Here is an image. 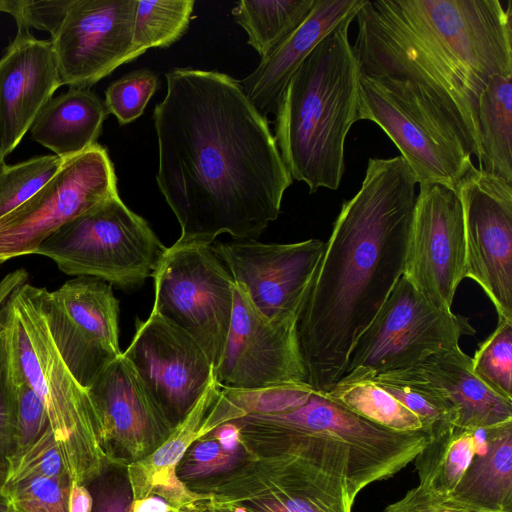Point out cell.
Listing matches in <instances>:
<instances>
[{
	"instance_id": "3957f363",
	"label": "cell",
	"mask_w": 512,
	"mask_h": 512,
	"mask_svg": "<svg viewBox=\"0 0 512 512\" xmlns=\"http://www.w3.org/2000/svg\"><path fill=\"white\" fill-rule=\"evenodd\" d=\"M355 19L361 73L416 85L479 161V97L512 74L511 1L365 0Z\"/></svg>"
},
{
	"instance_id": "c3c4849f",
	"label": "cell",
	"mask_w": 512,
	"mask_h": 512,
	"mask_svg": "<svg viewBox=\"0 0 512 512\" xmlns=\"http://www.w3.org/2000/svg\"><path fill=\"white\" fill-rule=\"evenodd\" d=\"M5 473H6V463L0 462V493H1V488L3 486V483H4Z\"/></svg>"
},
{
	"instance_id": "d590c367",
	"label": "cell",
	"mask_w": 512,
	"mask_h": 512,
	"mask_svg": "<svg viewBox=\"0 0 512 512\" xmlns=\"http://www.w3.org/2000/svg\"><path fill=\"white\" fill-rule=\"evenodd\" d=\"M69 476L33 477L4 488L16 512H68Z\"/></svg>"
},
{
	"instance_id": "816d5d0a",
	"label": "cell",
	"mask_w": 512,
	"mask_h": 512,
	"mask_svg": "<svg viewBox=\"0 0 512 512\" xmlns=\"http://www.w3.org/2000/svg\"><path fill=\"white\" fill-rule=\"evenodd\" d=\"M235 512H246L244 508H236Z\"/></svg>"
},
{
	"instance_id": "e0dca14e",
	"label": "cell",
	"mask_w": 512,
	"mask_h": 512,
	"mask_svg": "<svg viewBox=\"0 0 512 512\" xmlns=\"http://www.w3.org/2000/svg\"><path fill=\"white\" fill-rule=\"evenodd\" d=\"M137 0H72L51 45L62 85L89 88L140 55L133 46Z\"/></svg>"
},
{
	"instance_id": "f6af8a7d",
	"label": "cell",
	"mask_w": 512,
	"mask_h": 512,
	"mask_svg": "<svg viewBox=\"0 0 512 512\" xmlns=\"http://www.w3.org/2000/svg\"><path fill=\"white\" fill-rule=\"evenodd\" d=\"M171 510L177 509L171 507L162 498L153 495L132 500L130 505V512H169Z\"/></svg>"
},
{
	"instance_id": "277c9868",
	"label": "cell",
	"mask_w": 512,
	"mask_h": 512,
	"mask_svg": "<svg viewBox=\"0 0 512 512\" xmlns=\"http://www.w3.org/2000/svg\"><path fill=\"white\" fill-rule=\"evenodd\" d=\"M354 19L342 22L310 52L275 112L274 137L283 161L310 193L339 188L346 136L358 121L362 73L348 37Z\"/></svg>"
},
{
	"instance_id": "52a82bcc",
	"label": "cell",
	"mask_w": 512,
	"mask_h": 512,
	"mask_svg": "<svg viewBox=\"0 0 512 512\" xmlns=\"http://www.w3.org/2000/svg\"><path fill=\"white\" fill-rule=\"evenodd\" d=\"M165 250L147 221L118 195L63 225L35 254L65 274L132 287L152 277Z\"/></svg>"
},
{
	"instance_id": "9c48e42d",
	"label": "cell",
	"mask_w": 512,
	"mask_h": 512,
	"mask_svg": "<svg viewBox=\"0 0 512 512\" xmlns=\"http://www.w3.org/2000/svg\"><path fill=\"white\" fill-rule=\"evenodd\" d=\"M152 277V313L193 338L215 369L232 318L234 280L213 243L178 239Z\"/></svg>"
},
{
	"instance_id": "7dc6e473",
	"label": "cell",
	"mask_w": 512,
	"mask_h": 512,
	"mask_svg": "<svg viewBox=\"0 0 512 512\" xmlns=\"http://www.w3.org/2000/svg\"><path fill=\"white\" fill-rule=\"evenodd\" d=\"M0 512H15L9 499L0 493Z\"/></svg>"
},
{
	"instance_id": "f1b7e54d",
	"label": "cell",
	"mask_w": 512,
	"mask_h": 512,
	"mask_svg": "<svg viewBox=\"0 0 512 512\" xmlns=\"http://www.w3.org/2000/svg\"><path fill=\"white\" fill-rule=\"evenodd\" d=\"M325 392L346 410L382 428L397 432L424 431L420 419L373 379L342 377Z\"/></svg>"
},
{
	"instance_id": "1f68e13d",
	"label": "cell",
	"mask_w": 512,
	"mask_h": 512,
	"mask_svg": "<svg viewBox=\"0 0 512 512\" xmlns=\"http://www.w3.org/2000/svg\"><path fill=\"white\" fill-rule=\"evenodd\" d=\"M55 154L6 165L0 171V218L35 195L63 166Z\"/></svg>"
},
{
	"instance_id": "4fadbf2b",
	"label": "cell",
	"mask_w": 512,
	"mask_h": 512,
	"mask_svg": "<svg viewBox=\"0 0 512 512\" xmlns=\"http://www.w3.org/2000/svg\"><path fill=\"white\" fill-rule=\"evenodd\" d=\"M297 316L270 320L234 282L233 311L226 343L214 369L222 389L260 391L307 382Z\"/></svg>"
},
{
	"instance_id": "9a60e30c",
	"label": "cell",
	"mask_w": 512,
	"mask_h": 512,
	"mask_svg": "<svg viewBox=\"0 0 512 512\" xmlns=\"http://www.w3.org/2000/svg\"><path fill=\"white\" fill-rule=\"evenodd\" d=\"M213 247L253 306L267 319L276 320L300 315L325 242L315 238L285 244L232 239Z\"/></svg>"
},
{
	"instance_id": "8992f818",
	"label": "cell",
	"mask_w": 512,
	"mask_h": 512,
	"mask_svg": "<svg viewBox=\"0 0 512 512\" xmlns=\"http://www.w3.org/2000/svg\"><path fill=\"white\" fill-rule=\"evenodd\" d=\"M10 341L16 382L27 383L42 401L72 482L87 484L114 459L105 444L98 411L74 378L50 334L39 287L27 282L0 308Z\"/></svg>"
},
{
	"instance_id": "4dcf8cb0",
	"label": "cell",
	"mask_w": 512,
	"mask_h": 512,
	"mask_svg": "<svg viewBox=\"0 0 512 512\" xmlns=\"http://www.w3.org/2000/svg\"><path fill=\"white\" fill-rule=\"evenodd\" d=\"M192 0H137L133 46L141 56L150 48H167L188 30Z\"/></svg>"
},
{
	"instance_id": "11a10c76",
	"label": "cell",
	"mask_w": 512,
	"mask_h": 512,
	"mask_svg": "<svg viewBox=\"0 0 512 512\" xmlns=\"http://www.w3.org/2000/svg\"><path fill=\"white\" fill-rule=\"evenodd\" d=\"M16 512V511H15Z\"/></svg>"
},
{
	"instance_id": "8fae6325",
	"label": "cell",
	"mask_w": 512,
	"mask_h": 512,
	"mask_svg": "<svg viewBox=\"0 0 512 512\" xmlns=\"http://www.w3.org/2000/svg\"><path fill=\"white\" fill-rule=\"evenodd\" d=\"M118 195L117 177L105 147L96 143L65 159L35 195L0 218V262L35 254L63 225Z\"/></svg>"
},
{
	"instance_id": "74e56055",
	"label": "cell",
	"mask_w": 512,
	"mask_h": 512,
	"mask_svg": "<svg viewBox=\"0 0 512 512\" xmlns=\"http://www.w3.org/2000/svg\"><path fill=\"white\" fill-rule=\"evenodd\" d=\"M72 0H0V12L10 14L17 28L47 31L53 36L62 24Z\"/></svg>"
},
{
	"instance_id": "4316f807",
	"label": "cell",
	"mask_w": 512,
	"mask_h": 512,
	"mask_svg": "<svg viewBox=\"0 0 512 512\" xmlns=\"http://www.w3.org/2000/svg\"><path fill=\"white\" fill-rule=\"evenodd\" d=\"M315 0H241L232 9L248 44L269 57L308 17Z\"/></svg>"
},
{
	"instance_id": "ac0fdd59",
	"label": "cell",
	"mask_w": 512,
	"mask_h": 512,
	"mask_svg": "<svg viewBox=\"0 0 512 512\" xmlns=\"http://www.w3.org/2000/svg\"><path fill=\"white\" fill-rule=\"evenodd\" d=\"M172 428L214 379V368L188 334L151 312L136 321L135 335L122 353Z\"/></svg>"
},
{
	"instance_id": "60d3db41",
	"label": "cell",
	"mask_w": 512,
	"mask_h": 512,
	"mask_svg": "<svg viewBox=\"0 0 512 512\" xmlns=\"http://www.w3.org/2000/svg\"><path fill=\"white\" fill-rule=\"evenodd\" d=\"M382 512H487L466 509L447 495L419 484L408 490L400 499L387 505Z\"/></svg>"
},
{
	"instance_id": "83f0119b",
	"label": "cell",
	"mask_w": 512,
	"mask_h": 512,
	"mask_svg": "<svg viewBox=\"0 0 512 512\" xmlns=\"http://www.w3.org/2000/svg\"><path fill=\"white\" fill-rule=\"evenodd\" d=\"M373 380L414 413L431 438L457 427L453 406L420 366L381 373Z\"/></svg>"
},
{
	"instance_id": "d4e9b609",
	"label": "cell",
	"mask_w": 512,
	"mask_h": 512,
	"mask_svg": "<svg viewBox=\"0 0 512 512\" xmlns=\"http://www.w3.org/2000/svg\"><path fill=\"white\" fill-rule=\"evenodd\" d=\"M481 436L482 449L447 496L470 510L512 512V421L481 429Z\"/></svg>"
},
{
	"instance_id": "d6a6232c",
	"label": "cell",
	"mask_w": 512,
	"mask_h": 512,
	"mask_svg": "<svg viewBox=\"0 0 512 512\" xmlns=\"http://www.w3.org/2000/svg\"><path fill=\"white\" fill-rule=\"evenodd\" d=\"M474 373L494 392L512 401V322L498 320L495 330L471 358Z\"/></svg>"
},
{
	"instance_id": "ee69618b",
	"label": "cell",
	"mask_w": 512,
	"mask_h": 512,
	"mask_svg": "<svg viewBox=\"0 0 512 512\" xmlns=\"http://www.w3.org/2000/svg\"><path fill=\"white\" fill-rule=\"evenodd\" d=\"M214 439L228 452H237L240 442V429L234 422H227L218 426L214 431Z\"/></svg>"
},
{
	"instance_id": "5bb4252c",
	"label": "cell",
	"mask_w": 512,
	"mask_h": 512,
	"mask_svg": "<svg viewBox=\"0 0 512 512\" xmlns=\"http://www.w3.org/2000/svg\"><path fill=\"white\" fill-rule=\"evenodd\" d=\"M463 211L465 278L512 322V183L475 166L454 188Z\"/></svg>"
},
{
	"instance_id": "f546056e",
	"label": "cell",
	"mask_w": 512,
	"mask_h": 512,
	"mask_svg": "<svg viewBox=\"0 0 512 512\" xmlns=\"http://www.w3.org/2000/svg\"><path fill=\"white\" fill-rule=\"evenodd\" d=\"M479 430L454 428L430 442L413 460L419 484L449 495L478 450Z\"/></svg>"
},
{
	"instance_id": "44dd1931",
	"label": "cell",
	"mask_w": 512,
	"mask_h": 512,
	"mask_svg": "<svg viewBox=\"0 0 512 512\" xmlns=\"http://www.w3.org/2000/svg\"><path fill=\"white\" fill-rule=\"evenodd\" d=\"M101 419L105 444L139 460L168 436L172 426L123 354L87 389ZM114 458V457H113Z\"/></svg>"
},
{
	"instance_id": "ba28073f",
	"label": "cell",
	"mask_w": 512,
	"mask_h": 512,
	"mask_svg": "<svg viewBox=\"0 0 512 512\" xmlns=\"http://www.w3.org/2000/svg\"><path fill=\"white\" fill-rule=\"evenodd\" d=\"M358 120L372 121L386 133L419 185L454 189L474 167L457 129L408 81L361 74Z\"/></svg>"
},
{
	"instance_id": "7402d4cb",
	"label": "cell",
	"mask_w": 512,
	"mask_h": 512,
	"mask_svg": "<svg viewBox=\"0 0 512 512\" xmlns=\"http://www.w3.org/2000/svg\"><path fill=\"white\" fill-rule=\"evenodd\" d=\"M365 0H315L297 30L240 82L259 111L275 113L281 95L301 63L342 22L355 18Z\"/></svg>"
},
{
	"instance_id": "30bf717a",
	"label": "cell",
	"mask_w": 512,
	"mask_h": 512,
	"mask_svg": "<svg viewBox=\"0 0 512 512\" xmlns=\"http://www.w3.org/2000/svg\"><path fill=\"white\" fill-rule=\"evenodd\" d=\"M473 334L468 318L437 308L402 276L357 341L342 377L373 379L381 373L418 367Z\"/></svg>"
},
{
	"instance_id": "836d02e7",
	"label": "cell",
	"mask_w": 512,
	"mask_h": 512,
	"mask_svg": "<svg viewBox=\"0 0 512 512\" xmlns=\"http://www.w3.org/2000/svg\"><path fill=\"white\" fill-rule=\"evenodd\" d=\"M38 476L70 477L68 463L50 426L34 443L7 458L6 473L1 490Z\"/></svg>"
},
{
	"instance_id": "b9f144b4",
	"label": "cell",
	"mask_w": 512,
	"mask_h": 512,
	"mask_svg": "<svg viewBox=\"0 0 512 512\" xmlns=\"http://www.w3.org/2000/svg\"><path fill=\"white\" fill-rule=\"evenodd\" d=\"M91 494L94 501L92 512H130L132 501L120 488L101 486Z\"/></svg>"
},
{
	"instance_id": "f5cc1de1",
	"label": "cell",
	"mask_w": 512,
	"mask_h": 512,
	"mask_svg": "<svg viewBox=\"0 0 512 512\" xmlns=\"http://www.w3.org/2000/svg\"><path fill=\"white\" fill-rule=\"evenodd\" d=\"M169 512H182L181 510H171Z\"/></svg>"
},
{
	"instance_id": "484cf974",
	"label": "cell",
	"mask_w": 512,
	"mask_h": 512,
	"mask_svg": "<svg viewBox=\"0 0 512 512\" xmlns=\"http://www.w3.org/2000/svg\"><path fill=\"white\" fill-rule=\"evenodd\" d=\"M512 74L494 75L478 102L479 168L512 183Z\"/></svg>"
},
{
	"instance_id": "603a6c76",
	"label": "cell",
	"mask_w": 512,
	"mask_h": 512,
	"mask_svg": "<svg viewBox=\"0 0 512 512\" xmlns=\"http://www.w3.org/2000/svg\"><path fill=\"white\" fill-rule=\"evenodd\" d=\"M420 368L453 406L458 428L481 430L512 421V401L474 373L471 357L460 346L431 355Z\"/></svg>"
},
{
	"instance_id": "bcb514c9",
	"label": "cell",
	"mask_w": 512,
	"mask_h": 512,
	"mask_svg": "<svg viewBox=\"0 0 512 512\" xmlns=\"http://www.w3.org/2000/svg\"><path fill=\"white\" fill-rule=\"evenodd\" d=\"M27 278V271L18 269L9 273L0 281V308L16 288L27 282Z\"/></svg>"
},
{
	"instance_id": "d6986e66",
	"label": "cell",
	"mask_w": 512,
	"mask_h": 512,
	"mask_svg": "<svg viewBox=\"0 0 512 512\" xmlns=\"http://www.w3.org/2000/svg\"><path fill=\"white\" fill-rule=\"evenodd\" d=\"M243 416L244 413L213 379L164 441L151 453L128 466L132 499L156 494L177 510L196 501L197 495L189 491L177 476L178 464L195 442L218 426Z\"/></svg>"
},
{
	"instance_id": "ffe728a7",
	"label": "cell",
	"mask_w": 512,
	"mask_h": 512,
	"mask_svg": "<svg viewBox=\"0 0 512 512\" xmlns=\"http://www.w3.org/2000/svg\"><path fill=\"white\" fill-rule=\"evenodd\" d=\"M61 85L51 42L18 28L0 58V149L4 157L18 146Z\"/></svg>"
},
{
	"instance_id": "e575fe53",
	"label": "cell",
	"mask_w": 512,
	"mask_h": 512,
	"mask_svg": "<svg viewBox=\"0 0 512 512\" xmlns=\"http://www.w3.org/2000/svg\"><path fill=\"white\" fill-rule=\"evenodd\" d=\"M156 73L149 68L134 70L112 82L105 91V106L120 125L139 118L158 89Z\"/></svg>"
},
{
	"instance_id": "5b68a950",
	"label": "cell",
	"mask_w": 512,
	"mask_h": 512,
	"mask_svg": "<svg viewBox=\"0 0 512 512\" xmlns=\"http://www.w3.org/2000/svg\"><path fill=\"white\" fill-rule=\"evenodd\" d=\"M234 422L242 436L271 444L273 456L295 458L343 483L354 501L371 484L413 462L431 440L424 431L397 432L372 424L319 390L300 405Z\"/></svg>"
},
{
	"instance_id": "ab89813d",
	"label": "cell",
	"mask_w": 512,
	"mask_h": 512,
	"mask_svg": "<svg viewBox=\"0 0 512 512\" xmlns=\"http://www.w3.org/2000/svg\"><path fill=\"white\" fill-rule=\"evenodd\" d=\"M16 452L34 443L49 427L45 407L25 382L17 383Z\"/></svg>"
},
{
	"instance_id": "cb8c5ba5",
	"label": "cell",
	"mask_w": 512,
	"mask_h": 512,
	"mask_svg": "<svg viewBox=\"0 0 512 512\" xmlns=\"http://www.w3.org/2000/svg\"><path fill=\"white\" fill-rule=\"evenodd\" d=\"M107 114L105 102L89 88L69 87L46 103L29 131L34 141L65 160L96 144Z\"/></svg>"
},
{
	"instance_id": "7c38bea8",
	"label": "cell",
	"mask_w": 512,
	"mask_h": 512,
	"mask_svg": "<svg viewBox=\"0 0 512 512\" xmlns=\"http://www.w3.org/2000/svg\"><path fill=\"white\" fill-rule=\"evenodd\" d=\"M39 297L61 357L78 383L88 389L123 353L112 285L80 276L51 292L39 287Z\"/></svg>"
},
{
	"instance_id": "7a4b0ae2",
	"label": "cell",
	"mask_w": 512,
	"mask_h": 512,
	"mask_svg": "<svg viewBox=\"0 0 512 512\" xmlns=\"http://www.w3.org/2000/svg\"><path fill=\"white\" fill-rule=\"evenodd\" d=\"M401 156L370 158L358 192L342 203L297 321L307 382L330 390L403 276L417 194Z\"/></svg>"
},
{
	"instance_id": "f907efd6",
	"label": "cell",
	"mask_w": 512,
	"mask_h": 512,
	"mask_svg": "<svg viewBox=\"0 0 512 512\" xmlns=\"http://www.w3.org/2000/svg\"><path fill=\"white\" fill-rule=\"evenodd\" d=\"M205 512H229V511H224V510H217V509H214V510L205 511Z\"/></svg>"
},
{
	"instance_id": "6da1fadb",
	"label": "cell",
	"mask_w": 512,
	"mask_h": 512,
	"mask_svg": "<svg viewBox=\"0 0 512 512\" xmlns=\"http://www.w3.org/2000/svg\"><path fill=\"white\" fill-rule=\"evenodd\" d=\"M153 113L156 181L182 241L255 239L275 221L292 177L264 114L232 76L174 68Z\"/></svg>"
},
{
	"instance_id": "7bdbcfd3",
	"label": "cell",
	"mask_w": 512,
	"mask_h": 512,
	"mask_svg": "<svg viewBox=\"0 0 512 512\" xmlns=\"http://www.w3.org/2000/svg\"><path fill=\"white\" fill-rule=\"evenodd\" d=\"M93 503V496L87 485L78 482L71 483L68 512H92Z\"/></svg>"
},
{
	"instance_id": "8d00e7d4",
	"label": "cell",
	"mask_w": 512,
	"mask_h": 512,
	"mask_svg": "<svg viewBox=\"0 0 512 512\" xmlns=\"http://www.w3.org/2000/svg\"><path fill=\"white\" fill-rule=\"evenodd\" d=\"M17 382L7 328L0 317V462L16 451Z\"/></svg>"
},
{
	"instance_id": "2e32d148",
	"label": "cell",
	"mask_w": 512,
	"mask_h": 512,
	"mask_svg": "<svg viewBox=\"0 0 512 512\" xmlns=\"http://www.w3.org/2000/svg\"><path fill=\"white\" fill-rule=\"evenodd\" d=\"M403 276L430 303L451 311L465 273L463 211L456 190L419 185Z\"/></svg>"
},
{
	"instance_id": "681fc988",
	"label": "cell",
	"mask_w": 512,
	"mask_h": 512,
	"mask_svg": "<svg viewBox=\"0 0 512 512\" xmlns=\"http://www.w3.org/2000/svg\"><path fill=\"white\" fill-rule=\"evenodd\" d=\"M5 157L2 154V151L0 149V171L6 166L5 164Z\"/></svg>"
},
{
	"instance_id": "db71d44e",
	"label": "cell",
	"mask_w": 512,
	"mask_h": 512,
	"mask_svg": "<svg viewBox=\"0 0 512 512\" xmlns=\"http://www.w3.org/2000/svg\"><path fill=\"white\" fill-rule=\"evenodd\" d=\"M1 264H2V263L0 262V266H1Z\"/></svg>"
},
{
	"instance_id": "f35d334b",
	"label": "cell",
	"mask_w": 512,
	"mask_h": 512,
	"mask_svg": "<svg viewBox=\"0 0 512 512\" xmlns=\"http://www.w3.org/2000/svg\"><path fill=\"white\" fill-rule=\"evenodd\" d=\"M184 457L180 475L189 480L228 471L239 459L238 451L228 452L215 439L203 438L195 442Z\"/></svg>"
}]
</instances>
